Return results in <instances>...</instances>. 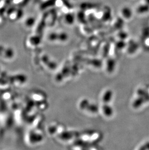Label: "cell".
<instances>
[]
</instances>
